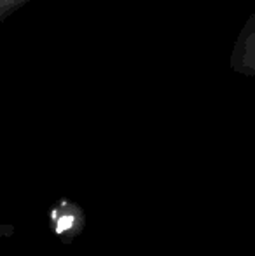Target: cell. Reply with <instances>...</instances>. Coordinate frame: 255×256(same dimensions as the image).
<instances>
[{"instance_id":"cell-1","label":"cell","mask_w":255,"mask_h":256,"mask_svg":"<svg viewBox=\"0 0 255 256\" xmlns=\"http://www.w3.org/2000/svg\"><path fill=\"white\" fill-rule=\"evenodd\" d=\"M229 66L243 77L255 78V12L239 30L229 56Z\"/></svg>"},{"instance_id":"cell-2","label":"cell","mask_w":255,"mask_h":256,"mask_svg":"<svg viewBox=\"0 0 255 256\" xmlns=\"http://www.w3.org/2000/svg\"><path fill=\"white\" fill-rule=\"evenodd\" d=\"M28 2L30 0H0V23H4L7 18L13 16L16 10L25 7Z\"/></svg>"},{"instance_id":"cell-3","label":"cell","mask_w":255,"mask_h":256,"mask_svg":"<svg viewBox=\"0 0 255 256\" xmlns=\"http://www.w3.org/2000/svg\"><path fill=\"white\" fill-rule=\"evenodd\" d=\"M70 225H72V218H70V216H65L62 222H60V225H58V232H63V230L67 228V226H70Z\"/></svg>"}]
</instances>
